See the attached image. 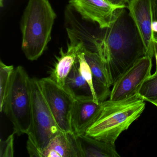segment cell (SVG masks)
Wrapping results in <instances>:
<instances>
[{
    "label": "cell",
    "mask_w": 157,
    "mask_h": 157,
    "mask_svg": "<svg viewBox=\"0 0 157 157\" xmlns=\"http://www.w3.org/2000/svg\"><path fill=\"white\" fill-rule=\"evenodd\" d=\"M13 66H7L2 60L0 62V111L2 108L10 90L14 71Z\"/></svg>",
    "instance_id": "obj_15"
},
{
    "label": "cell",
    "mask_w": 157,
    "mask_h": 157,
    "mask_svg": "<svg viewBox=\"0 0 157 157\" xmlns=\"http://www.w3.org/2000/svg\"><path fill=\"white\" fill-rule=\"evenodd\" d=\"M31 78L21 66L14 68L10 90L2 108L18 136L28 134L32 122Z\"/></svg>",
    "instance_id": "obj_4"
},
{
    "label": "cell",
    "mask_w": 157,
    "mask_h": 157,
    "mask_svg": "<svg viewBox=\"0 0 157 157\" xmlns=\"http://www.w3.org/2000/svg\"><path fill=\"white\" fill-rule=\"evenodd\" d=\"M63 87L72 95L75 100H94L91 89L80 72L78 60L68 75Z\"/></svg>",
    "instance_id": "obj_14"
},
{
    "label": "cell",
    "mask_w": 157,
    "mask_h": 157,
    "mask_svg": "<svg viewBox=\"0 0 157 157\" xmlns=\"http://www.w3.org/2000/svg\"><path fill=\"white\" fill-rule=\"evenodd\" d=\"M69 4L82 20L97 24L101 30L110 27L120 9L107 0H70Z\"/></svg>",
    "instance_id": "obj_9"
},
{
    "label": "cell",
    "mask_w": 157,
    "mask_h": 157,
    "mask_svg": "<svg viewBox=\"0 0 157 157\" xmlns=\"http://www.w3.org/2000/svg\"><path fill=\"white\" fill-rule=\"evenodd\" d=\"M127 8L140 35L146 56H154L152 0H129Z\"/></svg>",
    "instance_id": "obj_8"
},
{
    "label": "cell",
    "mask_w": 157,
    "mask_h": 157,
    "mask_svg": "<svg viewBox=\"0 0 157 157\" xmlns=\"http://www.w3.org/2000/svg\"><path fill=\"white\" fill-rule=\"evenodd\" d=\"M152 57L145 56L128 70L113 85L109 100H124L138 94L145 80L151 75Z\"/></svg>",
    "instance_id": "obj_7"
},
{
    "label": "cell",
    "mask_w": 157,
    "mask_h": 157,
    "mask_svg": "<svg viewBox=\"0 0 157 157\" xmlns=\"http://www.w3.org/2000/svg\"><path fill=\"white\" fill-rule=\"evenodd\" d=\"M138 94L145 101L157 102V72L148 77L142 83Z\"/></svg>",
    "instance_id": "obj_16"
},
{
    "label": "cell",
    "mask_w": 157,
    "mask_h": 157,
    "mask_svg": "<svg viewBox=\"0 0 157 157\" xmlns=\"http://www.w3.org/2000/svg\"><path fill=\"white\" fill-rule=\"evenodd\" d=\"M154 105H156V106H157V102L156 103V104H154Z\"/></svg>",
    "instance_id": "obj_22"
},
{
    "label": "cell",
    "mask_w": 157,
    "mask_h": 157,
    "mask_svg": "<svg viewBox=\"0 0 157 157\" xmlns=\"http://www.w3.org/2000/svg\"><path fill=\"white\" fill-rule=\"evenodd\" d=\"M32 122L26 148L31 157L43 150L61 130L58 125L42 93L38 79H31Z\"/></svg>",
    "instance_id": "obj_5"
},
{
    "label": "cell",
    "mask_w": 157,
    "mask_h": 157,
    "mask_svg": "<svg viewBox=\"0 0 157 157\" xmlns=\"http://www.w3.org/2000/svg\"><path fill=\"white\" fill-rule=\"evenodd\" d=\"M78 63L79 70L82 77L85 80L88 82L92 91L93 94L94 101L97 103H100L97 100L94 87V78L90 68L89 64L87 63L84 56V54L83 52H82L79 54L78 57Z\"/></svg>",
    "instance_id": "obj_17"
},
{
    "label": "cell",
    "mask_w": 157,
    "mask_h": 157,
    "mask_svg": "<svg viewBox=\"0 0 157 157\" xmlns=\"http://www.w3.org/2000/svg\"><path fill=\"white\" fill-rule=\"evenodd\" d=\"M154 56L156 59V68L155 72H157V42L154 41Z\"/></svg>",
    "instance_id": "obj_21"
},
{
    "label": "cell",
    "mask_w": 157,
    "mask_h": 157,
    "mask_svg": "<svg viewBox=\"0 0 157 157\" xmlns=\"http://www.w3.org/2000/svg\"><path fill=\"white\" fill-rule=\"evenodd\" d=\"M14 132L11 134L5 140H1L0 145V157H13L14 154L13 141H14Z\"/></svg>",
    "instance_id": "obj_18"
},
{
    "label": "cell",
    "mask_w": 157,
    "mask_h": 157,
    "mask_svg": "<svg viewBox=\"0 0 157 157\" xmlns=\"http://www.w3.org/2000/svg\"><path fill=\"white\" fill-rule=\"evenodd\" d=\"M96 46L105 64L112 86L138 60L146 56L145 47L127 7L118 9L110 27Z\"/></svg>",
    "instance_id": "obj_1"
},
{
    "label": "cell",
    "mask_w": 157,
    "mask_h": 157,
    "mask_svg": "<svg viewBox=\"0 0 157 157\" xmlns=\"http://www.w3.org/2000/svg\"><path fill=\"white\" fill-rule=\"evenodd\" d=\"M83 157H119L115 144L96 139L86 134L77 136Z\"/></svg>",
    "instance_id": "obj_13"
},
{
    "label": "cell",
    "mask_w": 157,
    "mask_h": 157,
    "mask_svg": "<svg viewBox=\"0 0 157 157\" xmlns=\"http://www.w3.org/2000/svg\"><path fill=\"white\" fill-rule=\"evenodd\" d=\"M56 17L48 0H29L21 25L22 49L28 60H37L47 48Z\"/></svg>",
    "instance_id": "obj_3"
},
{
    "label": "cell",
    "mask_w": 157,
    "mask_h": 157,
    "mask_svg": "<svg viewBox=\"0 0 157 157\" xmlns=\"http://www.w3.org/2000/svg\"><path fill=\"white\" fill-rule=\"evenodd\" d=\"M38 82L47 103L61 131L73 133L71 117L75 99L49 77L40 79Z\"/></svg>",
    "instance_id": "obj_6"
},
{
    "label": "cell",
    "mask_w": 157,
    "mask_h": 157,
    "mask_svg": "<svg viewBox=\"0 0 157 157\" xmlns=\"http://www.w3.org/2000/svg\"><path fill=\"white\" fill-rule=\"evenodd\" d=\"M152 29L154 41L157 42V0H152Z\"/></svg>",
    "instance_id": "obj_19"
},
{
    "label": "cell",
    "mask_w": 157,
    "mask_h": 157,
    "mask_svg": "<svg viewBox=\"0 0 157 157\" xmlns=\"http://www.w3.org/2000/svg\"><path fill=\"white\" fill-rule=\"evenodd\" d=\"M145 101L138 94L119 101H104L101 113L85 134L115 144L121 133L141 115L146 107Z\"/></svg>",
    "instance_id": "obj_2"
},
{
    "label": "cell",
    "mask_w": 157,
    "mask_h": 157,
    "mask_svg": "<svg viewBox=\"0 0 157 157\" xmlns=\"http://www.w3.org/2000/svg\"><path fill=\"white\" fill-rule=\"evenodd\" d=\"M129 1V0H107V1L111 4L120 9L127 7V5L126 4L128 3Z\"/></svg>",
    "instance_id": "obj_20"
},
{
    "label": "cell",
    "mask_w": 157,
    "mask_h": 157,
    "mask_svg": "<svg viewBox=\"0 0 157 157\" xmlns=\"http://www.w3.org/2000/svg\"><path fill=\"white\" fill-rule=\"evenodd\" d=\"M102 109V102L97 103L93 99L75 100L71 117L72 132L75 136L86 133L95 122Z\"/></svg>",
    "instance_id": "obj_10"
},
{
    "label": "cell",
    "mask_w": 157,
    "mask_h": 157,
    "mask_svg": "<svg viewBox=\"0 0 157 157\" xmlns=\"http://www.w3.org/2000/svg\"><path fill=\"white\" fill-rule=\"evenodd\" d=\"M36 157H83L77 136L61 131Z\"/></svg>",
    "instance_id": "obj_11"
},
{
    "label": "cell",
    "mask_w": 157,
    "mask_h": 157,
    "mask_svg": "<svg viewBox=\"0 0 157 157\" xmlns=\"http://www.w3.org/2000/svg\"><path fill=\"white\" fill-rule=\"evenodd\" d=\"M84 47L82 42L70 41L66 52L60 49V56L57 58L56 62L50 71L49 78L59 85L64 87L66 78L78 61V56L82 52Z\"/></svg>",
    "instance_id": "obj_12"
}]
</instances>
